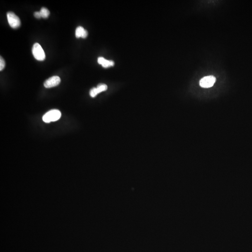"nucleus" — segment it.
<instances>
[{
	"mask_svg": "<svg viewBox=\"0 0 252 252\" xmlns=\"http://www.w3.org/2000/svg\"><path fill=\"white\" fill-rule=\"evenodd\" d=\"M84 30V29L83 27H82L81 26L77 27V28L76 30V37H77V38H80V37H81L82 34L83 33Z\"/></svg>",
	"mask_w": 252,
	"mask_h": 252,
	"instance_id": "1a4fd4ad",
	"label": "nucleus"
},
{
	"mask_svg": "<svg viewBox=\"0 0 252 252\" xmlns=\"http://www.w3.org/2000/svg\"><path fill=\"white\" fill-rule=\"evenodd\" d=\"M32 53L34 57L37 60L43 61L45 58V54L40 44L35 43L32 48Z\"/></svg>",
	"mask_w": 252,
	"mask_h": 252,
	"instance_id": "f03ea898",
	"label": "nucleus"
},
{
	"mask_svg": "<svg viewBox=\"0 0 252 252\" xmlns=\"http://www.w3.org/2000/svg\"><path fill=\"white\" fill-rule=\"evenodd\" d=\"M216 79L213 76L205 77L200 80L199 82L200 86L203 88H209L213 87L216 82Z\"/></svg>",
	"mask_w": 252,
	"mask_h": 252,
	"instance_id": "20e7f679",
	"label": "nucleus"
},
{
	"mask_svg": "<svg viewBox=\"0 0 252 252\" xmlns=\"http://www.w3.org/2000/svg\"><path fill=\"white\" fill-rule=\"evenodd\" d=\"M61 116V113L57 109L51 110L43 116V120L44 122L50 123L58 120Z\"/></svg>",
	"mask_w": 252,
	"mask_h": 252,
	"instance_id": "f257e3e1",
	"label": "nucleus"
},
{
	"mask_svg": "<svg viewBox=\"0 0 252 252\" xmlns=\"http://www.w3.org/2000/svg\"><path fill=\"white\" fill-rule=\"evenodd\" d=\"M107 89H108V86H106V84H100L96 88L94 87L91 89L89 94L92 97H95L98 94H100L102 92L105 91Z\"/></svg>",
	"mask_w": 252,
	"mask_h": 252,
	"instance_id": "423d86ee",
	"label": "nucleus"
},
{
	"mask_svg": "<svg viewBox=\"0 0 252 252\" xmlns=\"http://www.w3.org/2000/svg\"><path fill=\"white\" fill-rule=\"evenodd\" d=\"M39 12L41 15V17L44 18H46L50 15V11L49 10L44 7L42 8Z\"/></svg>",
	"mask_w": 252,
	"mask_h": 252,
	"instance_id": "6e6552de",
	"label": "nucleus"
},
{
	"mask_svg": "<svg viewBox=\"0 0 252 252\" xmlns=\"http://www.w3.org/2000/svg\"><path fill=\"white\" fill-rule=\"evenodd\" d=\"M34 16H35V18H42L40 12H35L34 13Z\"/></svg>",
	"mask_w": 252,
	"mask_h": 252,
	"instance_id": "f8f14e48",
	"label": "nucleus"
},
{
	"mask_svg": "<svg viewBox=\"0 0 252 252\" xmlns=\"http://www.w3.org/2000/svg\"><path fill=\"white\" fill-rule=\"evenodd\" d=\"M61 82L60 77L57 76H54L46 80L44 82V86L46 88H51L58 86Z\"/></svg>",
	"mask_w": 252,
	"mask_h": 252,
	"instance_id": "39448f33",
	"label": "nucleus"
},
{
	"mask_svg": "<svg viewBox=\"0 0 252 252\" xmlns=\"http://www.w3.org/2000/svg\"><path fill=\"white\" fill-rule=\"evenodd\" d=\"M7 19L9 25L13 29L18 28L21 25L19 18L12 12H8L7 14Z\"/></svg>",
	"mask_w": 252,
	"mask_h": 252,
	"instance_id": "7ed1b4c3",
	"label": "nucleus"
},
{
	"mask_svg": "<svg viewBox=\"0 0 252 252\" xmlns=\"http://www.w3.org/2000/svg\"><path fill=\"white\" fill-rule=\"evenodd\" d=\"M98 62L104 68L113 66L115 65V63L112 60H106L103 57H99L98 59Z\"/></svg>",
	"mask_w": 252,
	"mask_h": 252,
	"instance_id": "0eeeda50",
	"label": "nucleus"
},
{
	"mask_svg": "<svg viewBox=\"0 0 252 252\" xmlns=\"http://www.w3.org/2000/svg\"><path fill=\"white\" fill-rule=\"evenodd\" d=\"M5 67V62L4 60L2 57H1L0 58V71H1L4 70Z\"/></svg>",
	"mask_w": 252,
	"mask_h": 252,
	"instance_id": "9d476101",
	"label": "nucleus"
},
{
	"mask_svg": "<svg viewBox=\"0 0 252 252\" xmlns=\"http://www.w3.org/2000/svg\"><path fill=\"white\" fill-rule=\"evenodd\" d=\"M88 36V32L86 30H84V31L83 33L82 34V36H81V37L83 38H86V37H87Z\"/></svg>",
	"mask_w": 252,
	"mask_h": 252,
	"instance_id": "9b49d317",
	"label": "nucleus"
}]
</instances>
